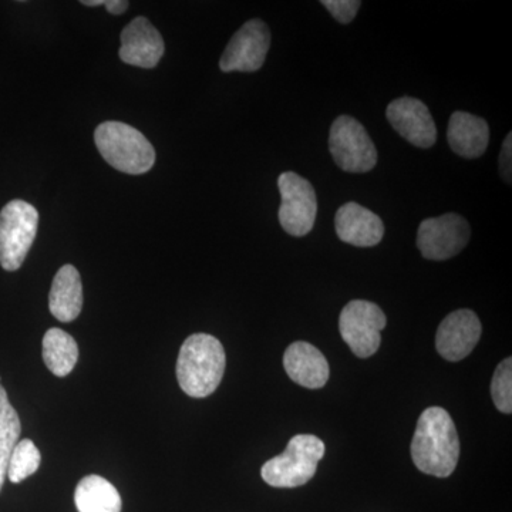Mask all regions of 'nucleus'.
<instances>
[{"label": "nucleus", "mask_w": 512, "mask_h": 512, "mask_svg": "<svg viewBox=\"0 0 512 512\" xmlns=\"http://www.w3.org/2000/svg\"><path fill=\"white\" fill-rule=\"evenodd\" d=\"M460 439L447 410L429 407L421 414L412 441L414 466L429 476L446 478L456 470Z\"/></svg>", "instance_id": "nucleus-1"}, {"label": "nucleus", "mask_w": 512, "mask_h": 512, "mask_svg": "<svg viewBox=\"0 0 512 512\" xmlns=\"http://www.w3.org/2000/svg\"><path fill=\"white\" fill-rule=\"evenodd\" d=\"M227 356L214 336L195 333L185 339L177 360V379L181 390L194 399L211 396L224 377Z\"/></svg>", "instance_id": "nucleus-2"}, {"label": "nucleus", "mask_w": 512, "mask_h": 512, "mask_svg": "<svg viewBox=\"0 0 512 512\" xmlns=\"http://www.w3.org/2000/svg\"><path fill=\"white\" fill-rule=\"evenodd\" d=\"M94 141L101 157L121 171L140 175L156 163V150L146 136L136 128L120 121H106L94 131Z\"/></svg>", "instance_id": "nucleus-3"}, {"label": "nucleus", "mask_w": 512, "mask_h": 512, "mask_svg": "<svg viewBox=\"0 0 512 512\" xmlns=\"http://www.w3.org/2000/svg\"><path fill=\"white\" fill-rule=\"evenodd\" d=\"M325 443L312 434L293 437L281 456L266 461L261 476L275 488H295L311 481L325 456Z\"/></svg>", "instance_id": "nucleus-4"}, {"label": "nucleus", "mask_w": 512, "mask_h": 512, "mask_svg": "<svg viewBox=\"0 0 512 512\" xmlns=\"http://www.w3.org/2000/svg\"><path fill=\"white\" fill-rule=\"evenodd\" d=\"M39 227V212L29 202L13 200L0 211V265L5 271H18Z\"/></svg>", "instance_id": "nucleus-5"}, {"label": "nucleus", "mask_w": 512, "mask_h": 512, "mask_svg": "<svg viewBox=\"0 0 512 512\" xmlns=\"http://www.w3.org/2000/svg\"><path fill=\"white\" fill-rule=\"evenodd\" d=\"M329 150L340 170L367 173L377 164V150L366 128L350 116L333 121L329 134Z\"/></svg>", "instance_id": "nucleus-6"}, {"label": "nucleus", "mask_w": 512, "mask_h": 512, "mask_svg": "<svg viewBox=\"0 0 512 512\" xmlns=\"http://www.w3.org/2000/svg\"><path fill=\"white\" fill-rule=\"evenodd\" d=\"M278 187L282 197L278 212L282 228L292 237H305L312 231L318 214L315 188L292 171L279 175Z\"/></svg>", "instance_id": "nucleus-7"}, {"label": "nucleus", "mask_w": 512, "mask_h": 512, "mask_svg": "<svg viewBox=\"0 0 512 512\" xmlns=\"http://www.w3.org/2000/svg\"><path fill=\"white\" fill-rule=\"evenodd\" d=\"M386 315L373 302L352 301L343 308L339 330L343 340L360 359L375 355L382 343V330L386 328Z\"/></svg>", "instance_id": "nucleus-8"}, {"label": "nucleus", "mask_w": 512, "mask_h": 512, "mask_svg": "<svg viewBox=\"0 0 512 512\" xmlns=\"http://www.w3.org/2000/svg\"><path fill=\"white\" fill-rule=\"evenodd\" d=\"M471 229L461 215H441L421 222L417 231V248L430 261H446L460 254L470 241Z\"/></svg>", "instance_id": "nucleus-9"}, {"label": "nucleus", "mask_w": 512, "mask_h": 512, "mask_svg": "<svg viewBox=\"0 0 512 512\" xmlns=\"http://www.w3.org/2000/svg\"><path fill=\"white\" fill-rule=\"evenodd\" d=\"M271 47V32L262 20L252 19L229 40L220 60L222 72L251 73L264 66Z\"/></svg>", "instance_id": "nucleus-10"}, {"label": "nucleus", "mask_w": 512, "mask_h": 512, "mask_svg": "<svg viewBox=\"0 0 512 512\" xmlns=\"http://www.w3.org/2000/svg\"><path fill=\"white\" fill-rule=\"evenodd\" d=\"M386 117L394 130L419 148H430L437 140V128L423 101L400 97L387 107Z\"/></svg>", "instance_id": "nucleus-11"}, {"label": "nucleus", "mask_w": 512, "mask_h": 512, "mask_svg": "<svg viewBox=\"0 0 512 512\" xmlns=\"http://www.w3.org/2000/svg\"><path fill=\"white\" fill-rule=\"evenodd\" d=\"M481 338V322L473 311L460 309L441 322L436 348L448 362H460L470 355Z\"/></svg>", "instance_id": "nucleus-12"}, {"label": "nucleus", "mask_w": 512, "mask_h": 512, "mask_svg": "<svg viewBox=\"0 0 512 512\" xmlns=\"http://www.w3.org/2000/svg\"><path fill=\"white\" fill-rule=\"evenodd\" d=\"M164 40L146 18L138 16L121 32L120 59L131 66L153 69L164 56Z\"/></svg>", "instance_id": "nucleus-13"}, {"label": "nucleus", "mask_w": 512, "mask_h": 512, "mask_svg": "<svg viewBox=\"0 0 512 512\" xmlns=\"http://www.w3.org/2000/svg\"><path fill=\"white\" fill-rule=\"evenodd\" d=\"M336 234L353 247H376L384 237L382 218L357 202H348L336 211Z\"/></svg>", "instance_id": "nucleus-14"}, {"label": "nucleus", "mask_w": 512, "mask_h": 512, "mask_svg": "<svg viewBox=\"0 0 512 512\" xmlns=\"http://www.w3.org/2000/svg\"><path fill=\"white\" fill-rule=\"evenodd\" d=\"M286 373L306 389H320L329 380V363L319 349L308 342H295L284 355Z\"/></svg>", "instance_id": "nucleus-15"}, {"label": "nucleus", "mask_w": 512, "mask_h": 512, "mask_svg": "<svg viewBox=\"0 0 512 512\" xmlns=\"http://www.w3.org/2000/svg\"><path fill=\"white\" fill-rule=\"evenodd\" d=\"M447 140L451 150L464 158L483 156L490 141L487 121L464 111H456L448 121Z\"/></svg>", "instance_id": "nucleus-16"}, {"label": "nucleus", "mask_w": 512, "mask_h": 512, "mask_svg": "<svg viewBox=\"0 0 512 512\" xmlns=\"http://www.w3.org/2000/svg\"><path fill=\"white\" fill-rule=\"evenodd\" d=\"M83 308V285L79 271L73 265H64L53 279L49 295V309L60 322H72Z\"/></svg>", "instance_id": "nucleus-17"}, {"label": "nucleus", "mask_w": 512, "mask_h": 512, "mask_svg": "<svg viewBox=\"0 0 512 512\" xmlns=\"http://www.w3.org/2000/svg\"><path fill=\"white\" fill-rule=\"evenodd\" d=\"M74 503L79 512H121V497L117 488L106 478L84 477L74 491Z\"/></svg>", "instance_id": "nucleus-18"}, {"label": "nucleus", "mask_w": 512, "mask_h": 512, "mask_svg": "<svg viewBox=\"0 0 512 512\" xmlns=\"http://www.w3.org/2000/svg\"><path fill=\"white\" fill-rule=\"evenodd\" d=\"M43 360L53 375L64 377L73 372L79 360L76 340L62 329H49L43 338Z\"/></svg>", "instance_id": "nucleus-19"}, {"label": "nucleus", "mask_w": 512, "mask_h": 512, "mask_svg": "<svg viewBox=\"0 0 512 512\" xmlns=\"http://www.w3.org/2000/svg\"><path fill=\"white\" fill-rule=\"evenodd\" d=\"M22 423L15 407L9 402L8 393L0 384V491L5 484L6 471L13 448L20 439Z\"/></svg>", "instance_id": "nucleus-20"}, {"label": "nucleus", "mask_w": 512, "mask_h": 512, "mask_svg": "<svg viewBox=\"0 0 512 512\" xmlns=\"http://www.w3.org/2000/svg\"><path fill=\"white\" fill-rule=\"evenodd\" d=\"M40 461L42 456L36 444L29 439L19 440L10 454L6 477L9 478L10 483H22L39 470Z\"/></svg>", "instance_id": "nucleus-21"}, {"label": "nucleus", "mask_w": 512, "mask_h": 512, "mask_svg": "<svg viewBox=\"0 0 512 512\" xmlns=\"http://www.w3.org/2000/svg\"><path fill=\"white\" fill-rule=\"evenodd\" d=\"M491 396L501 413H512V359L503 360L495 369L491 382Z\"/></svg>", "instance_id": "nucleus-22"}, {"label": "nucleus", "mask_w": 512, "mask_h": 512, "mask_svg": "<svg viewBox=\"0 0 512 512\" xmlns=\"http://www.w3.org/2000/svg\"><path fill=\"white\" fill-rule=\"evenodd\" d=\"M322 5L332 13L333 18L343 25H348L356 18L362 2L357 0H323Z\"/></svg>", "instance_id": "nucleus-23"}, {"label": "nucleus", "mask_w": 512, "mask_h": 512, "mask_svg": "<svg viewBox=\"0 0 512 512\" xmlns=\"http://www.w3.org/2000/svg\"><path fill=\"white\" fill-rule=\"evenodd\" d=\"M512 134H508L503 143V150L500 154V171L505 183L511 184V158H512Z\"/></svg>", "instance_id": "nucleus-24"}, {"label": "nucleus", "mask_w": 512, "mask_h": 512, "mask_svg": "<svg viewBox=\"0 0 512 512\" xmlns=\"http://www.w3.org/2000/svg\"><path fill=\"white\" fill-rule=\"evenodd\" d=\"M104 6H106L111 15H123L128 6H130V3L126 2V0H106Z\"/></svg>", "instance_id": "nucleus-25"}, {"label": "nucleus", "mask_w": 512, "mask_h": 512, "mask_svg": "<svg viewBox=\"0 0 512 512\" xmlns=\"http://www.w3.org/2000/svg\"><path fill=\"white\" fill-rule=\"evenodd\" d=\"M84 6H90V8H96V6L104 5V0H83Z\"/></svg>", "instance_id": "nucleus-26"}]
</instances>
